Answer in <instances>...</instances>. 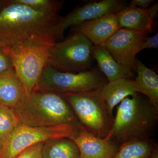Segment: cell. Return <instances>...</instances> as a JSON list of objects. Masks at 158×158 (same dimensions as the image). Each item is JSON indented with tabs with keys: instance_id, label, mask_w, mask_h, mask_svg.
I'll list each match as a JSON object with an SVG mask.
<instances>
[{
	"instance_id": "6da1fadb",
	"label": "cell",
	"mask_w": 158,
	"mask_h": 158,
	"mask_svg": "<svg viewBox=\"0 0 158 158\" xmlns=\"http://www.w3.org/2000/svg\"><path fill=\"white\" fill-rule=\"evenodd\" d=\"M62 17L10 1L0 11V40L6 48L51 47L63 37L59 27Z\"/></svg>"
},
{
	"instance_id": "7a4b0ae2",
	"label": "cell",
	"mask_w": 158,
	"mask_h": 158,
	"mask_svg": "<svg viewBox=\"0 0 158 158\" xmlns=\"http://www.w3.org/2000/svg\"><path fill=\"white\" fill-rule=\"evenodd\" d=\"M158 110L140 93L127 97L118 105L109 136L120 146L127 141L149 139L157 122Z\"/></svg>"
},
{
	"instance_id": "3957f363",
	"label": "cell",
	"mask_w": 158,
	"mask_h": 158,
	"mask_svg": "<svg viewBox=\"0 0 158 158\" xmlns=\"http://www.w3.org/2000/svg\"><path fill=\"white\" fill-rule=\"evenodd\" d=\"M14 110L20 123L25 125L49 127L70 125L82 128L68 102L59 94L34 91Z\"/></svg>"
},
{
	"instance_id": "277c9868",
	"label": "cell",
	"mask_w": 158,
	"mask_h": 158,
	"mask_svg": "<svg viewBox=\"0 0 158 158\" xmlns=\"http://www.w3.org/2000/svg\"><path fill=\"white\" fill-rule=\"evenodd\" d=\"M100 89L62 95L68 102L82 127L103 138L110 135L114 118L108 113Z\"/></svg>"
},
{
	"instance_id": "5b68a950",
	"label": "cell",
	"mask_w": 158,
	"mask_h": 158,
	"mask_svg": "<svg viewBox=\"0 0 158 158\" xmlns=\"http://www.w3.org/2000/svg\"><path fill=\"white\" fill-rule=\"evenodd\" d=\"M108 82L103 74L98 69L73 73L59 71L48 64L35 91L60 94L81 93L99 90Z\"/></svg>"
},
{
	"instance_id": "8992f818",
	"label": "cell",
	"mask_w": 158,
	"mask_h": 158,
	"mask_svg": "<svg viewBox=\"0 0 158 158\" xmlns=\"http://www.w3.org/2000/svg\"><path fill=\"white\" fill-rule=\"evenodd\" d=\"M93 44L77 32L65 40L55 43L49 48L48 64L63 72H81L89 70L92 63Z\"/></svg>"
},
{
	"instance_id": "52a82bcc",
	"label": "cell",
	"mask_w": 158,
	"mask_h": 158,
	"mask_svg": "<svg viewBox=\"0 0 158 158\" xmlns=\"http://www.w3.org/2000/svg\"><path fill=\"white\" fill-rule=\"evenodd\" d=\"M80 129L70 125L34 127L20 123L4 141L0 158H15L31 146L52 138L73 139Z\"/></svg>"
},
{
	"instance_id": "ba28073f",
	"label": "cell",
	"mask_w": 158,
	"mask_h": 158,
	"mask_svg": "<svg viewBox=\"0 0 158 158\" xmlns=\"http://www.w3.org/2000/svg\"><path fill=\"white\" fill-rule=\"evenodd\" d=\"M50 47L24 46L6 48L15 73L30 96L35 91L44 68L48 64Z\"/></svg>"
},
{
	"instance_id": "9c48e42d",
	"label": "cell",
	"mask_w": 158,
	"mask_h": 158,
	"mask_svg": "<svg viewBox=\"0 0 158 158\" xmlns=\"http://www.w3.org/2000/svg\"><path fill=\"white\" fill-rule=\"evenodd\" d=\"M148 34L146 32L120 28L102 45L116 62L135 72L138 49Z\"/></svg>"
},
{
	"instance_id": "30bf717a",
	"label": "cell",
	"mask_w": 158,
	"mask_h": 158,
	"mask_svg": "<svg viewBox=\"0 0 158 158\" xmlns=\"http://www.w3.org/2000/svg\"><path fill=\"white\" fill-rule=\"evenodd\" d=\"M126 6V2L122 0H103L87 3L62 17L59 23V29L63 34L68 28L99 18L106 15L118 12Z\"/></svg>"
},
{
	"instance_id": "8fae6325",
	"label": "cell",
	"mask_w": 158,
	"mask_h": 158,
	"mask_svg": "<svg viewBox=\"0 0 158 158\" xmlns=\"http://www.w3.org/2000/svg\"><path fill=\"white\" fill-rule=\"evenodd\" d=\"M117 12L106 15L72 27V31L82 34L94 45H103L120 29Z\"/></svg>"
},
{
	"instance_id": "7c38bea8",
	"label": "cell",
	"mask_w": 158,
	"mask_h": 158,
	"mask_svg": "<svg viewBox=\"0 0 158 158\" xmlns=\"http://www.w3.org/2000/svg\"><path fill=\"white\" fill-rule=\"evenodd\" d=\"M80 152V158H113L119 146L109 136L100 138L81 128L73 139Z\"/></svg>"
},
{
	"instance_id": "4fadbf2b",
	"label": "cell",
	"mask_w": 158,
	"mask_h": 158,
	"mask_svg": "<svg viewBox=\"0 0 158 158\" xmlns=\"http://www.w3.org/2000/svg\"><path fill=\"white\" fill-rule=\"evenodd\" d=\"M108 113L114 118V108L124 99L138 93V87L135 80L122 78L108 82L99 90Z\"/></svg>"
},
{
	"instance_id": "5bb4252c",
	"label": "cell",
	"mask_w": 158,
	"mask_h": 158,
	"mask_svg": "<svg viewBox=\"0 0 158 158\" xmlns=\"http://www.w3.org/2000/svg\"><path fill=\"white\" fill-rule=\"evenodd\" d=\"M92 56L108 82L122 78L135 80L132 71L116 62L104 46L93 45Z\"/></svg>"
},
{
	"instance_id": "9a60e30c",
	"label": "cell",
	"mask_w": 158,
	"mask_h": 158,
	"mask_svg": "<svg viewBox=\"0 0 158 158\" xmlns=\"http://www.w3.org/2000/svg\"><path fill=\"white\" fill-rule=\"evenodd\" d=\"M120 28L151 33L154 20L147 9L127 6L117 13Z\"/></svg>"
},
{
	"instance_id": "2e32d148",
	"label": "cell",
	"mask_w": 158,
	"mask_h": 158,
	"mask_svg": "<svg viewBox=\"0 0 158 158\" xmlns=\"http://www.w3.org/2000/svg\"><path fill=\"white\" fill-rule=\"evenodd\" d=\"M27 97L15 71L0 76V104L14 109Z\"/></svg>"
},
{
	"instance_id": "e0dca14e",
	"label": "cell",
	"mask_w": 158,
	"mask_h": 158,
	"mask_svg": "<svg viewBox=\"0 0 158 158\" xmlns=\"http://www.w3.org/2000/svg\"><path fill=\"white\" fill-rule=\"evenodd\" d=\"M137 75L135 81L138 87V93L146 97L158 110V76L139 59L136 61Z\"/></svg>"
},
{
	"instance_id": "ac0fdd59",
	"label": "cell",
	"mask_w": 158,
	"mask_h": 158,
	"mask_svg": "<svg viewBox=\"0 0 158 158\" xmlns=\"http://www.w3.org/2000/svg\"><path fill=\"white\" fill-rule=\"evenodd\" d=\"M42 158H80V151L71 138H52L44 142Z\"/></svg>"
},
{
	"instance_id": "d6986e66",
	"label": "cell",
	"mask_w": 158,
	"mask_h": 158,
	"mask_svg": "<svg viewBox=\"0 0 158 158\" xmlns=\"http://www.w3.org/2000/svg\"><path fill=\"white\" fill-rule=\"evenodd\" d=\"M157 146L150 139L127 141L120 145L113 158H148Z\"/></svg>"
},
{
	"instance_id": "ffe728a7",
	"label": "cell",
	"mask_w": 158,
	"mask_h": 158,
	"mask_svg": "<svg viewBox=\"0 0 158 158\" xmlns=\"http://www.w3.org/2000/svg\"><path fill=\"white\" fill-rule=\"evenodd\" d=\"M20 123L14 109L0 104V139L3 143Z\"/></svg>"
},
{
	"instance_id": "44dd1931",
	"label": "cell",
	"mask_w": 158,
	"mask_h": 158,
	"mask_svg": "<svg viewBox=\"0 0 158 158\" xmlns=\"http://www.w3.org/2000/svg\"><path fill=\"white\" fill-rule=\"evenodd\" d=\"M13 2L23 4L36 11L52 15H58L64 1L52 0H13Z\"/></svg>"
},
{
	"instance_id": "7402d4cb",
	"label": "cell",
	"mask_w": 158,
	"mask_h": 158,
	"mask_svg": "<svg viewBox=\"0 0 158 158\" xmlns=\"http://www.w3.org/2000/svg\"><path fill=\"white\" fill-rule=\"evenodd\" d=\"M15 71L13 63L5 48H0V76Z\"/></svg>"
},
{
	"instance_id": "603a6c76",
	"label": "cell",
	"mask_w": 158,
	"mask_h": 158,
	"mask_svg": "<svg viewBox=\"0 0 158 158\" xmlns=\"http://www.w3.org/2000/svg\"><path fill=\"white\" fill-rule=\"evenodd\" d=\"M44 142L31 146L19 154L15 158H42V148Z\"/></svg>"
},
{
	"instance_id": "cb8c5ba5",
	"label": "cell",
	"mask_w": 158,
	"mask_h": 158,
	"mask_svg": "<svg viewBox=\"0 0 158 158\" xmlns=\"http://www.w3.org/2000/svg\"><path fill=\"white\" fill-rule=\"evenodd\" d=\"M158 48V34L152 37H147L141 43L138 49V53L141 51L147 49H157Z\"/></svg>"
},
{
	"instance_id": "d4e9b609",
	"label": "cell",
	"mask_w": 158,
	"mask_h": 158,
	"mask_svg": "<svg viewBox=\"0 0 158 158\" xmlns=\"http://www.w3.org/2000/svg\"><path fill=\"white\" fill-rule=\"evenodd\" d=\"M153 2L152 0H132L130 2L129 5L138 7L141 9H148L150 5Z\"/></svg>"
},
{
	"instance_id": "484cf974",
	"label": "cell",
	"mask_w": 158,
	"mask_h": 158,
	"mask_svg": "<svg viewBox=\"0 0 158 158\" xmlns=\"http://www.w3.org/2000/svg\"><path fill=\"white\" fill-rule=\"evenodd\" d=\"M149 12L153 20L157 17L158 13V3L154 4L147 9Z\"/></svg>"
},
{
	"instance_id": "4316f807",
	"label": "cell",
	"mask_w": 158,
	"mask_h": 158,
	"mask_svg": "<svg viewBox=\"0 0 158 158\" xmlns=\"http://www.w3.org/2000/svg\"><path fill=\"white\" fill-rule=\"evenodd\" d=\"M148 158H158V146L155 148L151 154Z\"/></svg>"
},
{
	"instance_id": "83f0119b",
	"label": "cell",
	"mask_w": 158,
	"mask_h": 158,
	"mask_svg": "<svg viewBox=\"0 0 158 158\" xmlns=\"http://www.w3.org/2000/svg\"><path fill=\"white\" fill-rule=\"evenodd\" d=\"M3 145V142L1 139H0V153L2 151V148Z\"/></svg>"
},
{
	"instance_id": "f1b7e54d",
	"label": "cell",
	"mask_w": 158,
	"mask_h": 158,
	"mask_svg": "<svg viewBox=\"0 0 158 158\" xmlns=\"http://www.w3.org/2000/svg\"><path fill=\"white\" fill-rule=\"evenodd\" d=\"M6 48V45H5L4 43L0 40V48Z\"/></svg>"
}]
</instances>
